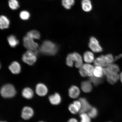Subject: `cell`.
I'll list each match as a JSON object with an SVG mask.
<instances>
[{"label": "cell", "mask_w": 122, "mask_h": 122, "mask_svg": "<svg viewBox=\"0 0 122 122\" xmlns=\"http://www.w3.org/2000/svg\"><path fill=\"white\" fill-rule=\"evenodd\" d=\"M73 103L74 104L75 106L78 111L79 112H80L81 107V103L80 101L79 100L75 101L73 102Z\"/></svg>", "instance_id": "d6a6232c"}, {"label": "cell", "mask_w": 122, "mask_h": 122, "mask_svg": "<svg viewBox=\"0 0 122 122\" xmlns=\"http://www.w3.org/2000/svg\"><path fill=\"white\" fill-rule=\"evenodd\" d=\"M10 20L7 17L1 15L0 17V27L1 29L8 28L10 25Z\"/></svg>", "instance_id": "9a60e30c"}, {"label": "cell", "mask_w": 122, "mask_h": 122, "mask_svg": "<svg viewBox=\"0 0 122 122\" xmlns=\"http://www.w3.org/2000/svg\"><path fill=\"white\" fill-rule=\"evenodd\" d=\"M34 111L32 108L28 107H25L23 109L21 114V117L22 118L25 120H27L32 117Z\"/></svg>", "instance_id": "ba28073f"}, {"label": "cell", "mask_w": 122, "mask_h": 122, "mask_svg": "<svg viewBox=\"0 0 122 122\" xmlns=\"http://www.w3.org/2000/svg\"></svg>", "instance_id": "8d00e7d4"}, {"label": "cell", "mask_w": 122, "mask_h": 122, "mask_svg": "<svg viewBox=\"0 0 122 122\" xmlns=\"http://www.w3.org/2000/svg\"><path fill=\"white\" fill-rule=\"evenodd\" d=\"M8 42L12 48H15L19 44V41L14 35H11L7 37Z\"/></svg>", "instance_id": "ac0fdd59"}, {"label": "cell", "mask_w": 122, "mask_h": 122, "mask_svg": "<svg viewBox=\"0 0 122 122\" xmlns=\"http://www.w3.org/2000/svg\"></svg>", "instance_id": "f35d334b"}, {"label": "cell", "mask_w": 122, "mask_h": 122, "mask_svg": "<svg viewBox=\"0 0 122 122\" xmlns=\"http://www.w3.org/2000/svg\"><path fill=\"white\" fill-rule=\"evenodd\" d=\"M103 74L106 76L107 80L110 84L113 85L120 79V75L118 73L112 72L107 67L103 68Z\"/></svg>", "instance_id": "277c9868"}, {"label": "cell", "mask_w": 122, "mask_h": 122, "mask_svg": "<svg viewBox=\"0 0 122 122\" xmlns=\"http://www.w3.org/2000/svg\"><path fill=\"white\" fill-rule=\"evenodd\" d=\"M82 90L85 93H89L92 91V86L91 82L89 81H84L81 85Z\"/></svg>", "instance_id": "4fadbf2b"}, {"label": "cell", "mask_w": 122, "mask_h": 122, "mask_svg": "<svg viewBox=\"0 0 122 122\" xmlns=\"http://www.w3.org/2000/svg\"><path fill=\"white\" fill-rule=\"evenodd\" d=\"M1 94L2 97L5 98L13 97L15 95L16 92L14 86L10 84H7L1 88Z\"/></svg>", "instance_id": "3957f363"}, {"label": "cell", "mask_w": 122, "mask_h": 122, "mask_svg": "<svg viewBox=\"0 0 122 122\" xmlns=\"http://www.w3.org/2000/svg\"><path fill=\"white\" fill-rule=\"evenodd\" d=\"M88 46L94 52L99 53L103 51L102 48L100 46L99 42L96 38L91 37L90 38Z\"/></svg>", "instance_id": "52a82bcc"}, {"label": "cell", "mask_w": 122, "mask_h": 122, "mask_svg": "<svg viewBox=\"0 0 122 122\" xmlns=\"http://www.w3.org/2000/svg\"><path fill=\"white\" fill-rule=\"evenodd\" d=\"M79 100L81 102V109L79 112L80 114L88 112L92 107L86 99L80 98Z\"/></svg>", "instance_id": "9c48e42d"}, {"label": "cell", "mask_w": 122, "mask_h": 122, "mask_svg": "<svg viewBox=\"0 0 122 122\" xmlns=\"http://www.w3.org/2000/svg\"><path fill=\"white\" fill-rule=\"evenodd\" d=\"M9 7L12 10H17L19 7V2L17 0H9Z\"/></svg>", "instance_id": "4316f807"}, {"label": "cell", "mask_w": 122, "mask_h": 122, "mask_svg": "<svg viewBox=\"0 0 122 122\" xmlns=\"http://www.w3.org/2000/svg\"><path fill=\"white\" fill-rule=\"evenodd\" d=\"M26 36L33 39H39L41 37L40 33L36 30H32L28 32Z\"/></svg>", "instance_id": "cb8c5ba5"}, {"label": "cell", "mask_w": 122, "mask_h": 122, "mask_svg": "<svg viewBox=\"0 0 122 122\" xmlns=\"http://www.w3.org/2000/svg\"><path fill=\"white\" fill-rule=\"evenodd\" d=\"M36 92L38 95L43 97L47 94L48 92V88L43 84H38L36 86Z\"/></svg>", "instance_id": "30bf717a"}, {"label": "cell", "mask_w": 122, "mask_h": 122, "mask_svg": "<svg viewBox=\"0 0 122 122\" xmlns=\"http://www.w3.org/2000/svg\"></svg>", "instance_id": "74e56055"}, {"label": "cell", "mask_w": 122, "mask_h": 122, "mask_svg": "<svg viewBox=\"0 0 122 122\" xmlns=\"http://www.w3.org/2000/svg\"><path fill=\"white\" fill-rule=\"evenodd\" d=\"M89 81L93 83L94 86H97L102 83L103 81V77H97L93 75L90 77Z\"/></svg>", "instance_id": "603a6c76"}, {"label": "cell", "mask_w": 122, "mask_h": 122, "mask_svg": "<svg viewBox=\"0 0 122 122\" xmlns=\"http://www.w3.org/2000/svg\"><path fill=\"white\" fill-rule=\"evenodd\" d=\"M33 39L27 36H24L23 39L24 47L27 49L33 51L37 50L38 47V44L35 42Z\"/></svg>", "instance_id": "8992f818"}, {"label": "cell", "mask_w": 122, "mask_h": 122, "mask_svg": "<svg viewBox=\"0 0 122 122\" xmlns=\"http://www.w3.org/2000/svg\"><path fill=\"white\" fill-rule=\"evenodd\" d=\"M82 66L87 73L88 76L90 77L93 75L94 67L93 66L89 64L86 63L83 64Z\"/></svg>", "instance_id": "44dd1931"}, {"label": "cell", "mask_w": 122, "mask_h": 122, "mask_svg": "<svg viewBox=\"0 0 122 122\" xmlns=\"http://www.w3.org/2000/svg\"><path fill=\"white\" fill-rule=\"evenodd\" d=\"M9 69L11 72L14 74H19L20 72V65L17 62L14 61L12 62L9 66Z\"/></svg>", "instance_id": "7c38bea8"}, {"label": "cell", "mask_w": 122, "mask_h": 122, "mask_svg": "<svg viewBox=\"0 0 122 122\" xmlns=\"http://www.w3.org/2000/svg\"><path fill=\"white\" fill-rule=\"evenodd\" d=\"M81 122H91V118L86 113L80 114Z\"/></svg>", "instance_id": "f1b7e54d"}, {"label": "cell", "mask_w": 122, "mask_h": 122, "mask_svg": "<svg viewBox=\"0 0 122 122\" xmlns=\"http://www.w3.org/2000/svg\"><path fill=\"white\" fill-rule=\"evenodd\" d=\"M91 118H95L98 114V111L95 107H92L88 114Z\"/></svg>", "instance_id": "f546056e"}, {"label": "cell", "mask_w": 122, "mask_h": 122, "mask_svg": "<svg viewBox=\"0 0 122 122\" xmlns=\"http://www.w3.org/2000/svg\"><path fill=\"white\" fill-rule=\"evenodd\" d=\"M84 60L87 63H91L94 61V54L90 51H86L83 54Z\"/></svg>", "instance_id": "e0dca14e"}, {"label": "cell", "mask_w": 122, "mask_h": 122, "mask_svg": "<svg viewBox=\"0 0 122 122\" xmlns=\"http://www.w3.org/2000/svg\"><path fill=\"white\" fill-rule=\"evenodd\" d=\"M74 0H62V4L65 9L68 10L74 5Z\"/></svg>", "instance_id": "484cf974"}, {"label": "cell", "mask_w": 122, "mask_h": 122, "mask_svg": "<svg viewBox=\"0 0 122 122\" xmlns=\"http://www.w3.org/2000/svg\"><path fill=\"white\" fill-rule=\"evenodd\" d=\"M58 50L57 46L49 41H45L43 42L39 48V51L44 54L54 56L57 54Z\"/></svg>", "instance_id": "6da1fadb"}, {"label": "cell", "mask_w": 122, "mask_h": 122, "mask_svg": "<svg viewBox=\"0 0 122 122\" xmlns=\"http://www.w3.org/2000/svg\"><path fill=\"white\" fill-rule=\"evenodd\" d=\"M79 73L82 77H85L88 76L87 73L82 66L80 68Z\"/></svg>", "instance_id": "836d02e7"}, {"label": "cell", "mask_w": 122, "mask_h": 122, "mask_svg": "<svg viewBox=\"0 0 122 122\" xmlns=\"http://www.w3.org/2000/svg\"><path fill=\"white\" fill-rule=\"evenodd\" d=\"M68 109L71 113L73 114H76L79 112L73 103L69 105L68 107Z\"/></svg>", "instance_id": "1f68e13d"}, {"label": "cell", "mask_w": 122, "mask_h": 122, "mask_svg": "<svg viewBox=\"0 0 122 122\" xmlns=\"http://www.w3.org/2000/svg\"><path fill=\"white\" fill-rule=\"evenodd\" d=\"M75 58L73 53L69 54L67 56L66 59V64L68 66L72 67L75 62Z\"/></svg>", "instance_id": "d4e9b609"}, {"label": "cell", "mask_w": 122, "mask_h": 122, "mask_svg": "<svg viewBox=\"0 0 122 122\" xmlns=\"http://www.w3.org/2000/svg\"><path fill=\"white\" fill-rule=\"evenodd\" d=\"M114 61L113 56L109 54L106 55H101L96 58L94 61V65L95 66H107L110 64L113 63Z\"/></svg>", "instance_id": "7a4b0ae2"}, {"label": "cell", "mask_w": 122, "mask_h": 122, "mask_svg": "<svg viewBox=\"0 0 122 122\" xmlns=\"http://www.w3.org/2000/svg\"><path fill=\"white\" fill-rule=\"evenodd\" d=\"M103 70V68L102 66H96L94 69L93 75L97 77H103L104 74Z\"/></svg>", "instance_id": "7402d4cb"}, {"label": "cell", "mask_w": 122, "mask_h": 122, "mask_svg": "<svg viewBox=\"0 0 122 122\" xmlns=\"http://www.w3.org/2000/svg\"><path fill=\"white\" fill-rule=\"evenodd\" d=\"M107 67L113 72L118 73L120 71L119 67L118 65L116 64H111L108 65Z\"/></svg>", "instance_id": "83f0119b"}, {"label": "cell", "mask_w": 122, "mask_h": 122, "mask_svg": "<svg viewBox=\"0 0 122 122\" xmlns=\"http://www.w3.org/2000/svg\"><path fill=\"white\" fill-rule=\"evenodd\" d=\"M36 56L34 51L29 50L23 55L22 59L25 63L32 65L36 62Z\"/></svg>", "instance_id": "5b68a950"}, {"label": "cell", "mask_w": 122, "mask_h": 122, "mask_svg": "<svg viewBox=\"0 0 122 122\" xmlns=\"http://www.w3.org/2000/svg\"><path fill=\"white\" fill-rule=\"evenodd\" d=\"M81 4L82 9L85 11L89 12L92 9V5L90 0H82Z\"/></svg>", "instance_id": "d6986e66"}, {"label": "cell", "mask_w": 122, "mask_h": 122, "mask_svg": "<svg viewBox=\"0 0 122 122\" xmlns=\"http://www.w3.org/2000/svg\"><path fill=\"white\" fill-rule=\"evenodd\" d=\"M20 16L21 19L23 20H27L30 18V13L27 11L24 10L20 14Z\"/></svg>", "instance_id": "4dcf8cb0"}, {"label": "cell", "mask_w": 122, "mask_h": 122, "mask_svg": "<svg viewBox=\"0 0 122 122\" xmlns=\"http://www.w3.org/2000/svg\"><path fill=\"white\" fill-rule=\"evenodd\" d=\"M73 53L75 62V66L77 68H80L83 65V61L81 56L78 53L74 52Z\"/></svg>", "instance_id": "2e32d148"}, {"label": "cell", "mask_w": 122, "mask_h": 122, "mask_svg": "<svg viewBox=\"0 0 122 122\" xmlns=\"http://www.w3.org/2000/svg\"><path fill=\"white\" fill-rule=\"evenodd\" d=\"M120 79L122 83V72L120 73Z\"/></svg>", "instance_id": "d590c367"}, {"label": "cell", "mask_w": 122, "mask_h": 122, "mask_svg": "<svg viewBox=\"0 0 122 122\" xmlns=\"http://www.w3.org/2000/svg\"><path fill=\"white\" fill-rule=\"evenodd\" d=\"M50 103L52 104L57 105L59 104L61 102V98L60 94L57 93L51 95L49 97Z\"/></svg>", "instance_id": "5bb4252c"}, {"label": "cell", "mask_w": 122, "mask_h": 122, "mask_svg": "<svg viewBox=\"0 0 122 122\" xmlns=\"http://www.w3.org/2000/svg\"><path fill=\"white\" fill-rule=\"evenodd\" d=\"M67 122H78L76 119L73 118H71L68 120Z\"/></svg>", "instance_id": "e575fe53"}, {"label": "cell", "mask_w": 122, "mask_h": 122, "mask_svg": "<svg viewBox=\"0 0 122 122\" xmlns=\"http://www.w3.org/2000/svg\"><path fill=\"white\" fill-rule=\"evenodd\" d=\"M22 95L24 98L29 99L33 97L34 93L32 90L30 88H25L23 90Z\"/></svg>", "instance_id": "ffe728a7"}, {"label": "cell", "mask_w": 122, "mask_h": 122, "mask_svg": "<svg viewBox=\"0 0 122 122\" xmlns=\"http://www.w3.org/2000/svg\"><path fill=\"white\" fill-rule=\"evenodd\" d=\"M80 89L77 86L73 85L69 89L68 95L70 97L73 99H76L79 97L80 94Z\"/></svg>", "instance_id": "8fae6325"}]
</instances>
